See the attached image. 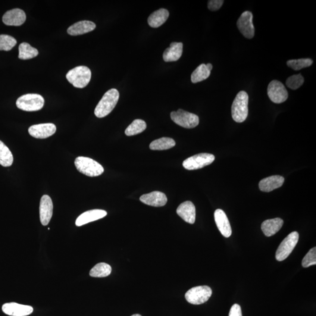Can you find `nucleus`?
Masks as SVG:
<instances>
[{
    "instance_id": "36",
    "label": "nucleus",
    "mask_w": 316,
    "mask_h": 316,
    "mask_svg": "<svg viewBox=\"0 0 316 316\" xmlns=\"http://www.w3.org/2000/svg\"><path fill=\"white\" fill-rule=\"evenodd\" d=\"M229 316H243L241 306L238 304H234L230 309Z\"/></svg>"
},
{
    "instance_id": "30",
    "label": "nucleus",
    "mask_w": 316,
    "mask_h": 316,
    "mask_svg": "<svg viewBox=\"0 0 316 316\" xmlns=\"http://www.w3.org/2000/svg\"><path fill=\"white\" fill-rule=\"evenodd\" d=\"M146 128L145 122L140 119L134 120L125 131V134L127 136H133L141 133Z\"/></svg>"
},
{
    "instance_id": "14",
    "label": "nucleus",
    "mask_w": 316,
    "mask_h": 316,
    "mask_svg": "<svg viewBox=\"0 0 316 316\" xmlns=\"http://www.w3.org/2000/svg\"><path fill=\"white\" fill-rule=\"evenodd\" d=\"M2 310L5 314L11 316H27L32 314L34 311L32 306L14 302L5 303L2 306Z\"/></svg>"
},
{
    "instance_id": "22",
    "label": "nucleus",
    "mask_w": 316,
    "mask_h": 316,
    "mask_svg": "<svg viewBox=\"0 0 316 316\" xmlns=\"http://www.w3.org/2000/svg\"><path fill=\"white\" fill-rule=\"evenodd\" d=\"M183 53V43L181 42H172L170 48L166 49L163 54V59L165 62H175L179 60Z\"/></svg>"
},
{
    "instance_id": "5",
    "label": "nucleus",
    "mask_w": 316,
    "mask_h": 316,
    "mask_svg": "<svg viewBox=\"0 0 316 316\" xmlns=\"http://www.w3.org/2000/svg\"><path fill=\"white\" fill-rule=\"evenodd\" d=\"M44 104V99L37 94H27L19 98L16 102L17 107L26 111H39Z\"/></svg>"
},
{
    "instance_id": "2",
    "label": "nucleus",
    "mask_w": 316,
    "mask_h": 316,
    "mask_svg": "<svg viewBox=\"0 0 316 316\" xmlns=\"http://www.w3.org/2000/svg\"><path fill=\"white\" fill-rule=\"evenodd\" d=\"M248 94L244 91H241L238 93L234 99L231 107V113L233 120L237 123H243L248 117Z\"/></svg>"
},
{
    "instance_id": "6",
    "label": "nucleus",
    "mask_w": 316,
    "mask_h": 316,
    "mask_svg": "<svg viewBox=\"0 0 316 316\" xmlns=\"http://www.w3.org/2000/svg\"><path fill=\"white\" fill-rule=\"evenodd\" d=\"M212 295V290L208 286H199L192 287L185 294L187 302L192 305H202L208 302Z\"/></svg>"
},
{
    "instance_id": "24",
    "label": "nucleus",
    "mask_w": 316,
    "mask_h": 316,
    "mask_svg": "<svg viewBox=\"0 0 316 316\" xmlns=\"http://www.w3.org/2000/svg\"><path fill=\"white\" fill-rule=\"evenodd\" d=\"M170 12L165 8H161L151 15L148 19V23L152 28H158L162 26L167 21Z\"/></svg>"
},
{
    "instance_id": "29",
    "label": "nucleus",
    "mask_w": 316,
    "mask_h": 316,
    "mask_svg": "<svg viewBox=\"0 0 316 316\" xmlns=\"http://www.w3.org/2000/svg\"><path fill=\"white\" fill-rule=\"evenodd\" d=\"M211 73V71L208 70L206 65H200L191 75V80L193 83L200 82L207 79Z\"/></svg>"
},
{
    "instance_id": "35",
    "label": "nucleus",
    "mask_w": 316,
    "mask_h": 316,
    "mask_svg": "<svg viewBox=\"0 0 316 316\" xmlns=\"http://www.w3.org/2000/svg\"><path fill=\"white\" fill-rule=\"evenodd\" d=\"M223 2V0H211L208 2V8L212 11H217L221 7Z\"/></svg>"
},
{
    "instance_id": "21",
    "label": "nucleus",
    "mask_w": 316,
    "mask_h": 316,
    "mask_svg": "<svg viewBox=\"0 0 316 316\" xmlns=\"http://www.w3.org/2000/svg\"><path fill=\"white\" fill-rule=\"evenodd\" d=\"M96 24L90 21L77 22L68 28V33L70 35L77 36L92 32L95 29Z\"/></svg>"
},
{
    "instance_id": "1",
    "label": "nucleus",
    "mask_w": 316,
    "mask_h": 316,
    "mask_svg": "<svg viewBox=\"0 0 316 316\" xmlns=\"http://www.w3.org/2000/svg\"><path fill=\"white\" fill-rule=\"evenodd\" d=\"M120 94L115 89L109 90L105 94L95 110L96 116L103 118L107 116L116 106Z\"/></svg>"
},
{
    "instance_id": "15",
    "label": "nucleus",
    "mask_w": 316,
    "mask_h": 316,
    "mask_svg": "<svg viewBox=\"0 0 316 316\" xmlns=\"http://www.w3.org/2000/svg\"><path fill=\"white\" fill-rule=\"evenodd\" d=\"M26 14L21 9L15 8L6 12L3 15L2 21L8 26H20L26 20Z\"/></svg>"
},
{
    "instance_id": "18",
    "label": "nucleus",
    "mask_w": 316,
    "mask_h": 316,
    "mask_svg": "<svg viewBox=\"0 0 316 316\" xmlns=\"http://www.w3.org/2000/svg\"><path fill=\"white\" fill-rule=\"evenodd\" d=\"M176 212L186 223L193 224L196 220V208L192 202L186 201L180 205Z\"/></svg>"
},
{
    "instance_id": "20",
    "label": "nucleus",
    "mask_w": 316,
    "mask_h": 316,
    "mask_svg": "<svg viewBox=\"0 0 316 316\" xmlns=\"http://www.w3.org/2000/svg\"><path fill=\"white\" fill-rule=\"evenodd\" d=\"M284 177L279 175H275L265 178L260 181L259 183V189L262 192H270L277 189L283 185Z\"/></svg>"
},
{
    "instance_id": "28",
    "label": "nucleus",
    "mask_w": 316,
    "mask_h": 316,
    "mask_svg": "<svg viewBox=\"0 0 316 316\" xmlns=\"http://www.w3.org/2000/svg\"><path fill=\"white\" fill-rule=\"evenodd\" d=\"M13 155L10 150L0 140V165L4 167H9L13 164Z\"/></svg>"
},
{
    "instance_id": "7",
    "label": "nucleus",
    "mask_w": 316,
    "mask_h": 316,
    "mask_svg": "<svg viewBox=\"0 0 316 316\" xmlns=\"http://www.w3.org/2000/svg\"><path fill=\"white\" fill-rule=\"evenodd\" d=\"M299 239V233L296 231H293L289 234L278 247L276 252L277 260L283 261L288 257L298 244Z\"/></svg>"
},
{
    "instance_id": "3",
    "label": "nucleus",
    "mask_w": 316,
    "mask_h": 316,
    "mask_svg": "<svg viewBox=\"0 0 316 316\" xmlns=\"http://www.w3.org/2000/svg\"><path fill=\"white\" fill-rule=\"evenodd\" d=\"M75 167L80 173L89 177H96L103 174L104 168L98 162L90 158L79 156L74 161Z\"/></svg>"
},
{
    "instance_id": "34",
    "label": "nucleus",
    "mask_w": 316,
    "mask_h": 316,
    "mask_svg": "<svg viewBox=\"0 0 316 316\" xmlns=\"http://www.w3.org/2000/svg\"><path fill=\"white\" fill-rule=\"evenodd\" d=\"M316 264V248H312L303 259L302 265L303 267L308 268Z\"/></svg>"
},
{
    "instance_id": "12",
    "label": "nucleus",
    "mask_w": 316,
    "mask_h": 316,
    "mask_svg": "<svg viewBox=\"0 0 316 316\" xmlns=\"http://www.w3.org/2000/svg\"><path fill=\"white\" fill-rule=\"evenodd\" d=\"M56 127L52 123L34 125L28 129L30 136L38 139H45L56 133Z\"/></svg>"
},
{
    "instance_id": "27",
    "label": "nucleus",
    "mask_w": 316,
    "mask_h": 316,
    "mask_svg": "<svg viewBox=\"0 0 316 316\" xmlns=\"http://www.w3.org/2000/svg\"><path fill=\"white\" fill-rule=\"evenodd\" d=\"M38 55V51L36 48H33L29 43L24 42L19 46L18 58L23 60L35 58Z\"/></svg>"
},
{
    "instance_id": "4",
    "label": "nucleus",
    "mask_w": 316,
    "mask_h": 316,
    "mask_svg": "<svg viewBox=\"0 0 316 316\" xmlns=\"http://www.w3.org/2000/svg\"><path fill=\"white\" fill-rule=\"evenodd\" d=\"M92 77V72L89 68L80 66L68 71L67 79L69 82L76 87L82 89L88 84Z\"/></svg>"
},
{
    "instance_id": "19",
    "label": "nucleus",
    "mask_w": 316,
    "mask_h": 316,
    "mask_svg": "<svg viewBox=\"0 0 316 316\" xmlns=\"http://www.w3.org/2000/svg\"><path fill=\"white\" fill-rule=\"evenodd\" d=\"M107 212L103 210H92L83 212L79 215L76 221V226L80 227L91 223V222L99 220L107 215Z\"/></svg>"
},
{
    "instance_id": "25",
    "label": "nucleus",
    "mask_w": 316,
    "mask_h": 316,
    "mask_svg": "<svg viewBox=\"0 0 316 316\" xmlns=\"http://www.w3.org/2000/svg\"><path fill=\"white\" fill-rule=\"evenodd\" d=\"M175 145H176V142L173 139L171 138L163 137L152 142L149 145V148L152 150L162 151V150L173 148Z\"/></svg>"
},
{
    "instance_id": "10",
    "label": "nucleus",
    "mask_w": 316,
    "mask_h": 316,
    "mask_svg": "<svg viewBox=\"0 0 316 316\" xmlns=\"http://www.w3.org/2000/svg\"><path fill=\"white\" fill-rule=\"evenodd\" d=\"M268 95L272 102L280 104L288 98V93L285 87L280 81L273 80L269 84Z\"/></svg>"
},
{
    "instance_id": "11",
    "label": "nucleus",
    "mask_w": 316,
    "mask_h": 316,
    "mask_svg": "<svg viewBox=\"0 0 316 316\" xmlns=\"http://www.w3.org/2000/svg\"><path fill=\"white\" fill-rule=\"evenodd\" d=\"M253 15L250 11H245L237 21V27L243 35L248 39H252L255 35L253 24Z\"/></svg>"
},
{
    "instance_id": "33",
    "label": "nucleus",
    "mask_w": 316,
    "mask_h": 316,
    "mask_svg": "<svg viewBox=\"0 0 316 316\" xmlns=\"http://www.w3.org/2000/svg\"><path fill=\"white\" fill-rule=\"evenodd\" d=\"M286 83L289 88L296 90L301 87L304 83V77L302 76L301 74L293 75L287 79Z\"/></svg>"
},
{
    "instance_id": "31",
    "label": "nucleus",
    "mask_w": 316,
    "mask_h": 316,
    "mask_svg": "<svg viewBox=\"0 0 316 316\" xmlns=\"http://www.w3.org/2000/svg\"><path fill=\"white\" fill-rule=\"evenodd\" d=\"M17 40L8 35H0V51H10L17 44Z\"/></svg>"
},
{
    "instance_id": "23",
    "label": "nucleus",
    "mask_w": 316,
    "mask_h": 316,
    "mask_svg": "<svg viewBox=\"0 0 316 316\" xmlns=\"http://www.w3.org/2000/svg\"><path fill=\"white\" fill-rule=\"evenodd\" d=\"M283 221L280 218L270 219L263 222L261 229L267 237H271L277 234L283 226Z\"/></svg>"
},
{
    "instance_id": "9",
    "label": "nucleus",
    "mask_w": 316,
    "mask_h": 316,
    "mask_svg": "<svg viewBox=\"0 0 316 316\" xmlns=\"http://www.w3.org/2000/svg\"><path fill=\"white\" fill-rule=\"evenodd\" d=\"M214 160V155L208 153H202L186 159L183 162V167L189 171L199 170L211 164Z\"/></svg>"
},
{
    "instance_id": "26",
    "label": "nucleus",
    "mask_w": 316,
    "mask_h": 316,
    "mask_svg": "<svg viewBox=\"0 0 316 316\" xmlns=\"http://www.w3.org/2000/svg\"><path fill=\"white\" fill-rule=\"evenodd\" d=\"M112 268L111 266L106 263H99L94 267L90 271V276L94 278H105L111 274Z\"/></svg>"
},
{
    "instance_id": "16",
    "label": "nucleus",
    "mask_w": 316,
    "mask_h": 316,
    "mask_svg": "<svg viewBox=\"0 0 316 316\" xmlns=\"http://www.w3.org/2000/svg\"><path fill=\"white\" fill-rule=\"evenodd\" d=\"M215 223L220 232L224 237L228 238L232 234L230 223L226 213L221 209H217L214 212Z\"/></svg>"
},
{
    "instance_id": "32",
    "label": "nucleus",
    "mask_w": 316,
    "mask_h": 316,
    "mask_svg": "<svg viewBox=\"0 0 316 316\" xmlns=\"http://www.w3.org/2000/svg\"><path fill=\"white\" fill-rule=\"evenodd\" d=\"M313 61L311 59H300L295 60H289L287 62V65L292 70H299L303 68L311 67L313 64Z\"/></svg>"
},
{
    "instance_id": "13",
    "label": "nucleus",
    "mask_w": 316,
    "mask_h": 316,
    "mask_svg": "<svg viewBox=\"0 0 316 316\" xmlns=\"http://www.w3.org/2000/svg\"><path fill=\"white\" fill-rule=\"evenodd\" d=\"M52 200L48 195H43L40 200L39 206L40 220L43 226H47L51 221L53 215Z\"/></svg>"
},
{
    "instance_id": "38",
    "label": "nucleus",
    "mask_w": 316,
    "mask_h": 316,
    "mask_svg": "<svg viewBox=\"0 0 316 316\" xmlns=\"http://www.w3.org/2000/svg\"><path fill=\"white\" fill-rule=\"evenodd\" d=\"M142 316L139 314H136V315H133V316Z\"/></svg>"
},
{
    "instance_id": "17",
    "label": "nucleus",
    "mask_w": 316,
    "mask_h": 316,
    "mask_svg": "<svg viewBox=\"0 0 316 316\" xmlns=\"http://www.w3.org/2000/svg\"><path fill=\"white\" fill-rule=\"evenodd\" d=\"M140 200L144 204L154 207H162L168 202L165 194L158 191L143 195L140 196Z\"/></svg>"
},
{
    "instance_id": "8",
    "label": "nucleus",
    "mask_w": 316,
    "mask_h": 316,
    "mask_svg": "<svg viewBox=\"0 0 316 316\" xmlns=\"http://www.w3.org/2000/svg\"><path fill=\"white\" fill-rule=\"evenodd\" d=\"M172 120L178 126L185 128H193L198 126L199 124V118L198 115L190 112L179 109L177 111L171 112Z\"/></svg>"
},
{
    "instance_id": "37",
    "label": "nucleus",
    "mask_w": 316,
    "mask_h": 316,
    "mask_svg": "<svg viewBox=\"0 0 316 316\" xmlns=\"http://www.w3.org/2000/svg\"><path fill=\"white\" fill-rule=\"evenodd\" d=\"M206 67H207L208 70L209 71H211V70H212V65L211 64H208L206 65Z\"/></svg>"
}]
</instances>
